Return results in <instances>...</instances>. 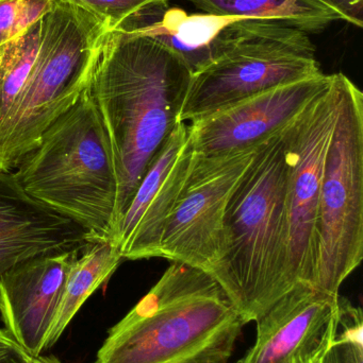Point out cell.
Returning a JSON list of instances; mask_svg holds the SVG:
<instances>
[{"label": "cell", "mask_w": 363, "mask_h": 363, "mask_svg": "<svg viewBox=\"0 0 363 363\" xmlns=\"http://www.w3.org/2000/svg\"><path fill=\"white\" fill-rule=\"evenodd\" d=\"M259 146L215 157L194 153L180 196L164 228L160 257L210 273L222 253L228 200Z\"/></svg>", "instance_id": "9c48e42d"}, {"label": "cell", "mask_w": 363, "mask_h": 363, "mask_svg": "<svg viewBox=\"0 0 363 363\" xmlns=\"http://www.w3.org/2000/svg\"><path fill=\"white\" fill-rule=\"evenodd\" d=\"M330 81L332 74H322L288 83L192 121L188 127L194 153L215 157L258 146L283 129Z\"/></svg>", "instance_id": "8fae6325"}, {"label": "cell", "mask_w": 363, "mask_h": 363, "mask_svg": "<svg viewBox=\"0 0 363 363\" xmlns=\"http://www.w3.org/2000/svg\"><path fill=\"white\" fill-rule=\"evenodd\" d=\"M80 253L40 256L16 264L0 277L2 321L30 355L45 351L68 271Z\"/></svg>", "instance_id": "5bb4252c"}, {"label": "cell", "mask_w": 363, "mask_h": 363, "mask_svg": "<svg viewBox=\"0 0 363 363\" xmlns=\"http://www.w3.org/2000/svg\"><path fill=\"white\" fill-rule=\"evenodd\" d=\"M200 12L249 21H275L313 35L347 17L326 0H188Z\"/></svg>", "instance_id": "2e32d148"}, {"label": "cell", "mask_w": 363, "mask_h": 363, "mask_svg": "<svg viewBox=\"0 0 363 363\" xmlns=\"http://www.w3.org/2000/svg\"><path fill=\"white\" fill-rule=\"evenodd\" d=\"M57 0H0V48L38 23Z\"/></svg>", "instance_id": "ffe728a7"}, {"label": "cell", "mask_w": 363, "mask_h": 363, "mask_svg": "<svg viewBox=\"0 0 363 363\" xmlns=\"http://www.w3.org/2000/svg\"><path fill=\"white\" fill-rule=\"evenodd\" d=\"M14 172L36 200L113 241L117 180L106 128L89 87L40 138Z\"/></svg>", "instance_id": "277c9868"}, {"label": "cell", "mask_w": 363, "mask_h": 363, "mask_svg": "<svg viewBox=\"0 0 363 363\" xmlns=\"http://www.w3.org/2000/svg\"><path fill=\"white\" fill-rule=\"evenodd\" d=\"M319 363H322V362H319Z\"/></svg>", "instance_id": "484cf974"}, {"label": "cell", "mask_w": 363, "mask_h": 363, "mask_svg": "<svg viewBox=\"0 0 363 363\" xmlns=\"http://www.w3.org/2000/svg\"><path fill=\"white\" fill-rule=\"evenodd\" d=\"M339 100L318 207L315 287L339 294L363 257V94L334 74Z\"/></svg>", "instance_id": "8992f818"}, {"label": "cell", "mask_w": 363, "mask_h": 363, "mask_svg": "<svg viewBox=\"0 0 363 363\" xmlns=\"http://www.w3.org/2000/svg\"><path fill=\"white\" fill-rule=\"evenodd\" d=\"M25 351L8 330L0 328V363H11L21 357Z\"/></svg>", "instance_id": "603a6c76"}, {"label": "cell", "mask_w": 363, "mask_h": 363, "mask_svg": "<svg viewBox=\"0 0 363 363\" xmlns=\"http://www.w3.org/2000/svg\"><path fill=\"white\" fill-rule=\"evenodd\" d=\"M245 324L209 273L173 262L93 363H228Z\"/></svg>", "instance_id": "7a4b0ae2"}, {"label": "cell", "mask_w": 363, "mask_h": 363, "mask_svg": "<svg viewBox=\"0 0 363 363\" xmlns=\"http://www.w3.org/2000/svg\"><path fill=\"white\" fill-rule=\"evenodd\" d=\"M42 19L0 48V133L29 79L40 48Z\"/></svg>", "instance_id": "ac0fdd59"}, {"label": "cell", "mask_w": 363, "mask_h": 363, "mask_svg": "<svg viewBox=\"0 0 363 363\" xmlns=\"http://www.w3.org/2000/svg\"><path fill=\"white\" fill-rule=\"evenodd\" d=\"M336 6L347 17V23L362 28L363 25V0H326Z\"/></svg>", "instance_id": "7402d4cb"}, {"label": "cell", "mask_w": 363, "mask_h": 363, "mask_svg": "<svg viewBox=\"0 0 363 363\" xmlns=\"http://www.w3.org/2000/svg\"><path fill=\"white\" fill-rule=\"evenodd\" d=\"M322 363H363L362 308L341 296L336 335Z\"/></svg>", "instance_id": "d6986e66"}, {"label": "cell", "mask_w": 363, "mask_h": 363, "mask_svg": "<svg viewBox=\"0 0 363 363\" xmlns=\"http://www.w3.org/2000/svg\"><path fill=\"white\" fill-rule=\"evenodd\" d=\"M209 274L246 324L298 284L290 264L281 130L260 144L234 187L224 215L221 256Z\"/></svg>", "instance_id": "3957f363"}, {"label": "cell", "mask_w": 363, "mask_h": 363, "mask_svg": "<svg viewBox=\"0 0 363 363\" xmlns=\"http://www.w3.org/2000/svg\"><path fill=\"white\" fill-rule=\"evenodd\" d=\"M26 354H27V352L25 351V353L23 354V355L21 356V357L17 358V359L13 360L11 363H27L26 362Z\"/></svg>", "instance_id": "d4e9b609"}, {"label": "cell", "mask_w": 363, "mask_h": 363, "mask_svg": "<svg viewBox=\"0 0 363 363\" xmlns=\"http://www.w3.org/2000/svg\"><path fill=\"white\" fill-rule=\"evenodd\" d=\"M323 74L310 35L275 21H241L238 35L192 74L179 121L192 123L269 89Z\"/></svg>", "instance_id": "52a82bcc"}, {"label": "cell", "mask_w": 363, "mask_h": 363, "mask_svg": "<svg viewBox=\"0 0 363 363\" xmlns=\"http://www.w3.org/2000/svg\"><path fill=\"white\" fill-rule=\"evenodd\" d=\"M193 148L187 123H179L153 157L115 232L123 259L160 257L166 222L187 179Z\"/></svg>", "instance_id": "7c38bea8"}, {"label": "cell", "mask_w": 363, "mask_h": 363, "mask_svg": "<svg viewBox=\"0 0 363 363\" xmlns=\"http://www.w3.org/2000/svg\"><path fill=\"white\" fill-rule=\"evenodd\" d=\"M339 296L296 284L255 320V345L239 363L322 362L336 335Z\"/></svg>", "instance_id": "30bf717a"}, {"label": "cell", "mask_w": 363, "mask_h": 363, "mask_svg": "<svg viewBox=\"0 0 363 363\" xmlns=\"http://www.w3.org/2000/svg\"><path fill=\"white\" fill-rule=\"evenodd\" d=\"M191 78L189 67L151 38L109 33L89 91L114 159V235L149 164L180 123Z\"/></svg>", "instance_id": "6da1fadb"}, {"label": "cell", "mask_w": 363, "mask_h": 363, "mask_svg": "<svg viewBox=\"0 0 363 363\" xmlns=\"http://www.w3.org/2000/svg\"><path fill=\"white\" fill-rule=\"evenodd\" d=\"M106 21L117 31L126 21L151 6L168 4L170 0H68Z\"/></svg>", "instance_id": "44dd1931"}, {"label": "cell", "mask_w": 363, "mask_h": 363, "mask_svg": "<svg viewBox=\"0 0 363 363\" xmlns=\"http://www.w3.org/2000/svg\"><path fill=\"white\" fill-rule=\"evenodd\" d=\"M110 32L106 21L68 0H57L43 17L31 74L0 133L2 168H16L45 131L78 101Z\"/></svg>", "instance_id": "5b68a950"}, {"label": "cell", "mask_w": 363, "mask_h": 363, "mask_svg": "<svg viewBox=\"0 0 363 363\" xmlns=\"http://www.w3.org/2000/svg\"><path fill=\"white\" fill-rule=\"evenodd\" d=\"M93 242L87 228L30 196L0 166V277L21 262L82 252Z\"/></svg>", "instance_id": "4fadbf2b"}, {"label": "cell", "mask_w": 363, "mask_h": 363, "mask_svg": "<svg viewBox=\"0 0 363 363\" xmlns=\"http://www.w3.org/2000/svg\"><path fill=\"white\" fill-rule=\"evenodd\" d=\"M210 13H190L168 4L151 6L117 31L147 36L172 51L192 74L212 63L238 35L241 21Z\"/></svg>", "instance_id": "9a60e30c"}, {"label": "cell", "mask_w": 363, "mask_h": 363, "mask_svg": "<svg viewBox=\"0 0 363 363\" xmlns=\"http://www.w3.org/2000/svg\"><path fill=\"white\" fill-rule=\"evenodd\" d=\"M82 255L72 262L59 309L53 320L50 332L45 343V350L50 349L61 338L85 301L106 283L123 260L121 247L111 240L96 241L83 250Z\"/></svg>", "instance_id": "e0dca14e"}, {"label": "cell", "mask_w": 363, "mask_h": 363, "mask_svg": "<svg viewBox=\"0 0 363 363\" xmlns=\"http://www.w3.org/2000/svg\"><path fill=\"white\" fill-rule=\"evenodd\" d=\"M26 362L27 363H63L55 356H32L28 353L26 354Z\"/></svg>", "instance_id": "cb8c5ba5"}, {"label": "cell", "mask_w": 363, "mask_h": 363, "mask_svg": "<svg viewBox=\"0 0 363 363\" xmlns=\"http://www.w3.org/2000/svg\"><path fill=\"white\" fill-rule=\"evenodd\" d=\"M338 100L332 74L330 85L281 129L287 164L290 264L296 283L315 285L320 189Z\"/></svg>", "instance_id": "ba28073f"}]
</instances>
